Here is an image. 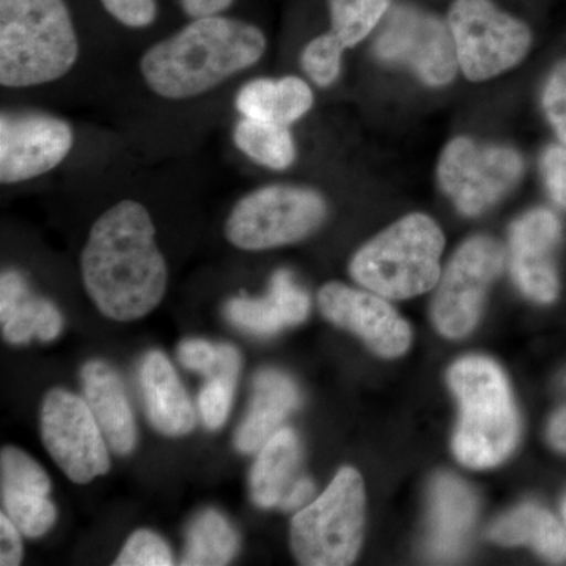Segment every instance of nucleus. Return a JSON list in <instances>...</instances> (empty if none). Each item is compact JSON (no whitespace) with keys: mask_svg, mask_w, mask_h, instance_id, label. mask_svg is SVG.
Here are the masks:
<instances>
[{"mask_svg":"<svg viewBox=\"0 0 566 566\" xmlns=\"http://www.w3.org/2000/svg\"><path fill=\"white\" fill-rule=\"evenodd\" d=\"M144 205L123 200L93 223L81 255L82 281L107 318L134 322L158 307L167 290L166 260Z\"/></svg>","mask_w":566,"mask_h":566,"instance_id":"1","label":"nucleus"},{"mask_svg":"<svg viewBox=\"0 0 566 566\" xmlns=\"http://www.w3.org/2000/svg\"><path fill=\"white\" fill-rule=\"evenodd\" d=\"M266 39L255 25L221 17L197 18L155 44L140 70L153 92L169 99L202 95L262 59Z\"/></svg>","mask_w":566,"mask_h":566,"instance_id":"2","label":"nucleus"},{"mask_svg":"<svg viewBox=\"0 0 566 566\" xmlns=\"http://www.w3.org/2000/svg\"><path fill=\"white\" fill-rule=\"evenodd\" d=\"M449 385L460 403L453 452L461 464L490 469L512 455L521 424L504 371L488 357L468 356L452 365Z\"/></svg>","mask_w":566,"mask_h":566,"instance_id":"3","label":"nucleus"},{"mask_svg":"<svg viewBox=\"0 0 566 566\" xmlns=\"http://www.w3.org/2000/svg\"><path fill=\"white\" fill-rule=\"evenodd\" d=\"M80 55L63 0H0V82L32 87L61 80Z\"/></svg>","mask_w":566,"mask_h":566,"instance_id":"4","label":"nucleus"},{"mask_svg":"<svg viewBox=\"0 0 566 566\" xmlns=\"http://www.w3.org/2000/svg\"><path fill=\"white\" fill-rule=\"evenodd\" d=\"M444 243L433 219L409 214L360 248L349 274L379 296L409 300L438 285Z\"/></svg>","mask_w":566,"mask_h":566,"instance_id":"5","label":"nucleus"},{"mask_svg":"<svg viewBox=\"0 0 566 566\" xmlns=\"http://www.w3.org/2000/svg\"><path fill=\"white\" fill-rule=\"evenodd\" d=\"M365 486L353 468H342L326 491L293 516V556L305 566L352 565L363 546Z\"/></svg>","mask_w":566,"mask_h":566,"instance_id":"6","label":"nucleus"},{"mask_svg":"<svg viewBox=\"0 0 566 566\" xmlns=\"http://www.w3.org/2000/svg\"><path fill=\"white\" fill-rule=\"evenodd\" d=\"M326 205L315 191L268 186L243 197L226 223V237L243 251L297 243L322 226Z\"/></svg>","mask_w":566,"mask_h":566,"instance_id":"7","label":"nucleus"},{"mask_svg":"<svg viewBox=\"0 0 566 566\" xmlns=\"http://www.w3.org/2000/svg\"><path fill=\"white\" fill-rule=\"evenodd\" d=\"M449 24L458 63L472 81L504 73L523 61L531 48L527 25L495 9L491 0H457Z\"/></svg>","mask_w":566,"mask_h":566,"instance_id":"8","label":"nucleus"},{"mask_svg":"<svg viewBox=\"0 0 566 566\" xmlns=\"http://www.w3.org/2000/svg\"><path fill=\"white\" fill-rule=\"evenodd\" d=\"M40 428L44 449L71 482L85 485L109 472V444L84 397L51 389L41 406Z\"/></svg>","mask_w":566,"mask_h":566,"instance_id":"9","label":"nucleus"},{"mask_svg":"<svg viewBox=\"0 0 566 566\" xmlns=\"http://www.w3.org/2000/svg\"><path fill=\"white\" fill-rule=\"evenodd\" d=\"M504 263V249L490 237L471 238L458 249L439 279L431 304V316L439 333L461 338L474 329L486 292Z\"/></svg>","mask_w":566,"mask_h":566,"instance_id":"10","label":"nucleus"},{"mask_svg":"<svg viewBox=\"0 0 566 566\" xmlns=\"http://www.w3.org/2000/svg\"><path fill=\"white\" fill-rule=\"evenodd\" d=\"M438 174L442 189L458 210L476 216L520 181L523 161L512 148L485 147L460 137L447 145Z\"/></svg>","mask_w":566,"mask_h":566,"instance_id":"11","label":"nucleus"},{"mask_svg":"<svg viewBox=\"0 0 566 566\" xmlns=\"http://www.w3.org/2000/svg\"><path fill=\"white\" fill-rule=\"evenodd\" d=\"M375 51L382 61L411 66L430 85L449 84L460 65L450 29L412 7H395L390 11Z\"/></svg>","mask_w":566,"mask_h":566,"instance_id":"12","label":"nucleus"},{"mask_svg":"<svg viewBox=\"0 0 566 566\" xmlns=\"http://www.w3.org/2000/svg\"><path fill=\"white\" fill-rule=\"evenodd\" d=\"M73 147L69 123L44 114H2L0 181L32 180L50 172Z\"/></svg>","mask_w":566,"mask_h":566,"instance_id":"13","label":"nucleus"},{"mask_svg":"<svg viewBox=\"0 0 566 566\" xmlns=\"http://www.w3.org/2000/svg\"><path fill=\"white\" fill-rule=\"evenodd\" d=\"M318 303L331 323L363 338L379 356H403L411 346V327L379 294L331 282L319 290Z\"/></svg>","mask_w":566,"mask_h":566,"instance_id":"14","label":"nucleus"},{"mask_svg":"<svg viewBox=\"0 0 566 566\" xmlns=\"http://www.w3.org/2000/svg\"><path fill=\"white\" fill-rule=\"evenodd\" d=\"M562 237L560 221L553 211L532 210L510 230V266L521 292L539 304L556 300L560 283L554 251Z\"/></svg>","mask_w":566,"mask_h":566,"instance_id":"15","label":"nucleus"},{"mask_svg":"<svg viewBox=\"0 0 566 566\" xmlns=\"http://www.w3.org/2000/svg\"><path fill=\"white\" fill-rule=\"evenodd\" d=\"M82 392L112 452L126 457L137 446V427L120 376L104 360H88L81 370Z\"/></svg>","mask_w":566,"mask_h":566,"instance_id":"16","label":"nucleus"},{"mask_svg":"<svg viewBox=\"0 0 566 566\" xmlns=\"http://www.w3.org/2000/svg\"><path fill=\"white\" fill-rule=\"evenodd\" d=\"M431 524L428 554L436 562H452L463 554L474 527L476 499L455 475L441 474L431 483Z\"/></svg>","mask_w":566,"mask_h":566,"instance_id":"17","label":"nucleus"},{"mask_svg":"<svg viewBox=\"0 0 566 566\" xmlns=\"http://www.w3.org/2000/svg\"><path fill=\"white\" fill-rule=\"evenodd\" d=\"M139 381L153 428L169 438L191 433L196 427V411L166 354L156 349L145 354Z\"/></svg>","mask_w":566,"mask_h":566,"instance_id":"18","label":"nucleus"},{"mask_svg":"<svg viewBox=\"0 0 566 566\" xmlns=\"http://www.w3.org/2000/svg\"><path fill=\"white\" fill-rule=\"evenodd\" d=\"M308 311L311 301L307 293L294 283L292 274L285 270L273 275L270 292L262 300L234 297L226 305V316L233 326L260 337L303 323Z\"/></svg>","mask_w":566,"mask_h":566,"instance_id":"19","label":"nucleus"},{"mask_svg":"<svg viewBox=\"0 0 566 566\" xmlns=\"http://www.w3.org/2000/svg\"><path fill=\"white\" fill-rule=\"evenodd\" d=\"M0 324L11 345H25L32 338L52 342L62 334L63 316L50 300L31 292L18 271H3L0 277Z\"/></svg>","mask_w":566,"mask_h":566,"instance_id":"20","label":"nucleus"},{"mask_svg":"<svg viewBox=\"0 0 566 566\" xmlns=\"http://www.w3.org/2000/svg\"><path fill=\"white\" fill-rule=\"evenodd\" d=\"M297 403L300 392L289 376L277 370L259 371L253 378L251 408L234 436L238 452L262 449Z\"/></svg>","mask_w":566,"mask_h":566,"instance_id":"21","label":"nucleus"},{"mask_svg":"<svg viewBox=\"0 0 566 566\" xmlns=\"http://www.w3.org/2000/svg\"><path fill=\"white\" fill-rule=\"evenodd\" d=\"M490 538L499 545L534 547L553 564L566 562V531L557 517L536 504L517 506L495 521Z\"/></svg>","mask_w":566,"mask_h":566,"instance_id":"22","label":"nucleus"},{"mask_svg":"<svg viewBox=\"0 0 566 566\" xmlns=\"http://www.w3.org/2000/svg\"><path fill=\"white\" fill-rule=\"evenodd\" d=\"M300 455V439L292 428H281L264 442L249 479L253 504L260 509H273L281 504L283 495L290 490Z\"/></svg>","mask_w":566,"mask_h":566,"instance_id":"23","label":"nucleus"},{"mask_svg":"<svg viewBox=\"0 0 566 566\" xmlns=\"http://www.w3.org/2000/svg\"><path fill=\"white\" fill-rule=\"evenodd\" d=\"M314 95L304 81L256 80L245 84L237 96V109L243 117L289 126L311 109Z\"/></svg>","mask_w":566,"mask_h":566,"instance_id":"24","label":"nucleus"},{"mask_svg":"<svg viewBox=\"0 0 566 566\" xmlns=\"http://www.w3.org/2000/svg\"><path fill=\"white\" fill-rule=\"evenodd\" d=\"M240 551V535L227 517L216 510H203L186 531L185 566L229 565Z\"/></svg>","mask_w":566,"mask_h":566,"instance_id":"25","label":"nucleus"},{"mask_svg":"<svg viewBox=\"0 0 566 566\" xmlns=\"http://www.w3.org/2000/svg\"><path fill=\"white\" fill-rule=\"evenodd\" d=\"M237 147L253 161L283 170L294 161V144L289 128L279 123L244 117L233 132Z\"/></svg>","mask_w":566,"mask_h":566,"instance_id":"26","label":"nucleus"},{"mask_svg":"<svg viewBox=\"0 0 566 566\" xmlns=\"http://www.w3.org/2000/svg\"><path fill=\"white\" fill-rule=\"evenodd\" d=\"M243 357L230 344H219V360L214 371L207 376V385L199 395V409L205 424L219 430L227 422L233 403L234 390L240 378Z\"/></svg>","mask_w":566,"mask_h":566,"instance_id":"27","label":"nucleus"},{"mask_svg":"<svg viewBox=\"0 0 566 566\" xmlns=\"http://www.w3.org/2000/svg\"><path fill=\"white\" fill-rule=\"evenodd\" d=\"M51 479L44 469L18 447L0 452V494L2 497H46Z\"/></svg>","mask_w":566,"mask_h":566,"instance_id":"28","label":"nucleus"},{"mask_svg":"<svg viewBox=\"0 0 566 566\" xmlns=\"http://www.w3.org/2000/svg\"><path fill=\"white\" fill-rule=\"evenodd\" d=\"M333 32L346 48L356 46L389 9V0H329Z\"/></svg>","mask_w":566,"mask_h":566,"instance_id":"29","label":"nucleus"},{"mask_svg":"<svg viewBox=\"0 0 566 566\" xmlns=\"http://www.w3.org/2000/svg\"><path fill=\"white\" fill-rule=\"evenodd\" d=\"M3 513L17 524L22 535L39 538L57 521V509L50 497H2Z\"/></svg>","mask_w":566,"mask_h":566,"instance_id":"30","label":"nucleus"},{"mask_svg":"<svg viewBox=\"0 0 566 566\" xmlns=\"http://www.w3.org/2000/svg\"><path fill=\"white\" fill-rule=\"evenodd\" d=\"M345 48L344 41L334 32L324 33L311 41L303 52L305 73L318 85L333 84L340 73L342 52Z\"/></svg>","mask_w":566,"mask_h":566,"instance_id":"31","label":"nucleus"},{"mask_svg":"<svg viewBox=\"0 0 566 566\" xmlns=\"http://www.w3.org/2000/svg\"><path fill=\"white\" fill-rule=\"evenodd\" d=\"M115 566H170L174 565L172 551L155 532L140 528L129 536L118 554Z\"/></svg>","mask_w":566,"mask_h":566,"instance_id":"32","label":"nucleus"},{"mask_svg":"<svg viewBox=\"0 0 566 566\" xmlns=\"http://www.w3.org/2000/svg\"><path fill=\"white\" fill-rule=\"evenodd\" d=\"M543 107L547 120L556 129L558 139L566 145V62L558 66L543 93Z\"/></svg>","mask_w":566,"mask_h":566,"instance_id":"33","label":"nucleus"},{"mask_svg":"<svg viewBox=\"0 0 566 566\" xmlns=\"http://www.w3.org/2000/svg\"><path fill=\"white\" fill-rule=\"evenodd\" d=\"M547 192L558 207L566 208V145H553L542 158Z\"/></svg>","mask_w":566,"mask_h":566,"instance_id":"34","label":"nucleus"},{"mask_svg":"<svg viewBox=\"0 0 566 566\" xmlns=\"http://www.w3.org/2000/svg\"><path fill=\"white\" fill-rule=\"evenodd\" d=\"M178 359L188 370L210 376L218 365L219 344L214 345L202 338H189L178 346Z\"/></svg>","mask_w":566,"mask_h":566,"instance_id":"35","label":"nucleus"},{"mask_svg":"<svg viewBox=\"0 0 566 566\" xmlns=\"http://www.w3.org/2000/svg\"><path fill=\"white\" fill-rule=\"evenodd\" d=\"M103 6L128 28H145L156 17L155 0H103Z\"/></svg>","mask_w":566,"mask_h":566,"instance_id":"36","label":"nucleus"},{"mask_svg":"<svg viewBox=\"0 0 566 566\" xmlns=\"http://www.w3.org/2000/svg\"><path fill=\"white\" fill-rule=\"evenodd\" d=\"M22 532L6 513L0 515V565L17 566L22 562Z\"/></svg>","mask_w":566,"mask_h":566,"instance_id":"37","label":"nucleus"},{"mask_svg":"<svg viewBox=\"0 0 566 566\" xmlns=\"http://www.w3.org/2000/svg\"><path fill=\"white\" fill-rule=\"evenodd\" d=\"M315 493V485L314 482H312L311 479H301L297 480L296 483L292 488H290L289 491H286V494L283 495V499L281 501L282 510H285V512H293V510H300L301 506L305 504V502L308 501V499L312 497Z\"/></svg>","mask_w":566,"mask_h":566,"instance_id":"38","label":"nucleus"},{"mask_svg":"<svg viewBox=\"0 0 566 566\" xmlns=\"http://www.w3.org/2000/svg\"><path fill=\"white\" fill-rule=\"evenodd\" d=\"M562 387H564L565 401L562 403L560 408L554 412L553 417H551L549 428H547V438H549L551 446H553L554 449L558 450V452L566 453V375Z\"/></svg>","mask_w":566,"mask_h":566,"instance_id":"39","label":"nucleus"},{"mask_svg":"<svg viewBox=\"0 0 566 566\" xmlns=\"http://www.w3.org/2000/svg\"><path fill=\"white\" fill-rule=\"evenodd\" d=\"M182 9L193 18L214 17L226 10L232 0H181Z\"/></svg>","mask_w":566,"mask_h":566,"instance_id":"40","label":"nucleus"},{"mask_svg":"<svg viewBox=\"0 0 566 566\" xmlns=\"http://www.w3.org/2000/svg\"><path fill=\"white\" fill-rule=\"evenodd\" d=\"M562 513H564L565 523H566V495L564 499V504H562Z\"/></svg>","mask_w":566,"mask_h":566,"instance_id":"41","label":"nucleus"}]
</instances>
